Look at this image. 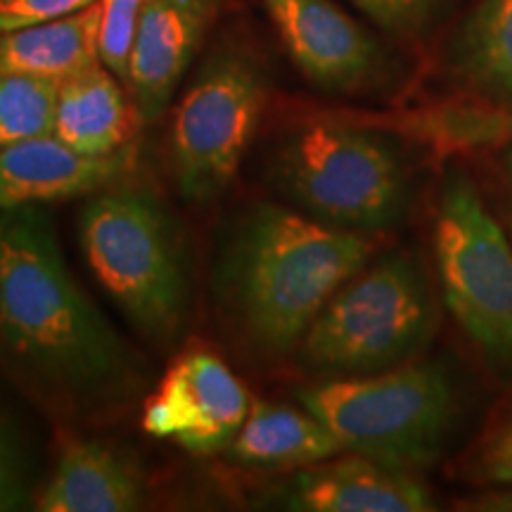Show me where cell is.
Here are the masks:
<instances>
[{
	"instance_id": "obj_7",
	"label": "cell",
	"mask_w": 512,
	"mask_h": 512,
	"mask_svg": "<svg viewBox=\"0 0 512 512\" xmlns=\"http://www.w3.org/2000/svg\"><path fill=\"white\" fill-rule=\"evenodd\" d=\"M446 309L498 363H512V242L470 178H446L434 223Z\"/></svg>"
},
{
	"instance_id": "obj_12",
	"label": "cell",
	"mask_w": 512,
	"mask_h": 512,
	"mask_svg": "<svg viewBox=\"0 0 512 512\" xmlns=\"http://www.w3.org/2000/svg\"><path fill=\"white\" fill-rule=\"evenodd\" d=\"M133 166V145L114 155L91 157L53 133L22 140L0 150V211L91 197L124 181Z\"/></svg>"
},
{
	"instance_id": "obj_19",
	"label": "cell",
	"mask_w": 512,
	"mask_h": 512,
	"mask_svg": "<svg viewBox=\"0 0 512 512\" xmlns=\"http://www.w3.org/2000/svg\"><path fill=\"white\" fill-rule=\"evenodd\" d=\"M60 83L41 76L0 74V150L55 131Z\"/></svg>"
},
{
	"instance_id": "obj_3",
	"label": "cell",
	"mask_w": 512,
	"mask_h": 512,
	"mask_svg": "<svg viewBox=\"0 0 512 512\" xmlns=\"http://www.w3.org/2000/svg\"><path fill=\"white\" fill-rule=\"evenodd\" d=\"M76 228L93 278L140 335L176 342L190 313L188 256L155 192L124 178L86 197Z\"/></svg>"
},
{
	"instance_id": "obj_11",
	"label": "cell",
	"mask_w": 512,
	"mask_h": 512,
	"mask_svg": "<svg viewBox=\"0 0 512 512\" xmlns=\"http://www.w3.org/2000/svg\"><path fill=\"white\" fill-rule=\"evenodd\" d=\"M216 0H147L128 62V93L140 124L155 121L171 105L178 83L214 17Z\"/></svg>"
},
{
	"instance_id": "obj_15",
	"label": "cell",
	"mask_w": 512,
	"mask_h": 512,
	"mask_svg": "<svg viewBox=\"0 0 512 512\" xmlns=\"http://www.w3.org/2000/svg\"><path fill=\"white\" fill-rule=\"evenodd\" d=\"M138 126L136 105L100 62L60 83L53 136L81 155L105 157L124 150Z\"/></svg>"
},
{
	"instance_id": "obj_21",
	"label": "cell",
	"mask_w": 512,
	"mask_h": 512,
	"mask_svg": "<svg viewBox=\"0 0 512 512\" xmlns=\"http://www.w3.org/2000/svg\"><path fill=\"white\" fill-rule=\"evenodd\" d=\"M472 470L479 482L512 484V413L482 439Z\"/></svg>"
},
{
	"instance_id": "obj_9",
	"label": "cell",
	"mask_w": 512,
	"mask_h": 512,
	"mask_svg": "<svg viewBox=\"0 0 512 512\" xmlns=\"http://www.w3.org/2000/svg\"><path fill=\"white\" fill-rule=\"evenodd\" d=\"M252 399L245 384L211 351L178 356L145 401L143 427L195 456L226 451L238 437Z\"/></svg>"
},
{
	"instance_id": "obj_26",
	"label": "cell",
	"mask_w": 512,
	"mask_h": 512,
	"mask_svg": "<svg viewBox=\"0 0 512 512\" xmlns=\"http://www.w3.org/2000/svg\"><path fill=\"white\" fill-rule=\"evenodd\" d=\"M508 238H510V242H512V221L508 223Z\"/></svg>"
},
{
	"instance_id": "obj_4",
	"label": "cell",
	"mask_w": 512,
	"mask_h": 512,
	"mask_svg": "<svg viewBox=\"0 0 512 512\" xmlns=\"http://www.w3.org/2000/svg\"><path fill=\"white\" fill-rule=\"evenodd\" d=\"M297 399L344 451L411 472L441 458L458 413L456 387L439 363L332 377L299 389Z\"/></svg>"
},
{
	"instance_id": "obj_25",
	"label": "cell",
	"mask_w": 512,
	"mask_h": 512,
	"mask_svg": "<svg viewBox=\"0 0 512 512\" xmlns=\"http://www.w3.org/2000/svg\"><path fill=\"white\" fill-rule=\"evenodd\" d=\"M470 508L489 512H512V484L505 491H494V494L475 498V501H470Z\"/></svg>"
},
{
	"instance_id": "obj_16",
	"label": "cell",
	"mask_w": 512,
	"mask_h": 512,
	"mask_svg": "<svg viewBox=\"0 0 512 512\" xmlns=\"http://www.w3.org/2000/svg\"><path fill=\"white\" fill-rule=\"evenodd\" d=\"M342 451L311 411L273 401H252L238 437L226 448L228 458L245 467H309Z\"/></svg>"
},
{
	"instance_id": "obj_18",
	"label": "cell",
	"mask_w": 512,
	"mask_h": 512,
	"mask_svg": "<svg viewBox=\"0 0 512 512\" xmlns=\"http://www.w3.org/2000/svg\"><path fill=\"white\" fill-rule=\"evenodd\" d=\"M456 69L491 105L512 112V0H482L456 43Z\"/></svg>"
},
{
	"instance_id": "obj_17",
	"label": "cell",
	"mask_w": 512,
	"mask_h": 512,
	"mask_svg": "<svg viewBox=\"0 0 512 512\" xmlns=\"http://www.w3.org/2000/svg\"><path fill=\"white\" fill-rule=\"evenodd\" d=\"M100 0L76 15L0 31V74L64 81L100 62Z\"/></svg>"
},
{
	"instance_id": "obj_23",
	"label": "cell",
	"mask_w": 512,
	"mask_h": 512,
	"mask_svg": "<svg viewBox=\"0 0 512 512\" xmlns=\"http://www.w3.org/2000/svg\"><path fill=\"white\" fill-rule=\"evenodd\" d=\"M354 3L387 31L411 34L430 19L439 0H354Z\"/></svg>"
},
{
	"instance_id": "obj_10",
	"label": "cell",
	"mask_w": 512,
	"mask_h": 512,
	"mask_svg": "<svg viewBox=\"0 0 512 512\" xmlns=\"http://www.w3.org/2000/svg\"><path fill=\"white\" fill-rule=\"evenodd\" d=\"M280 41L313 86L356 93L375 79L382 55L375 38L335 0H261Z\"/></svg>"
},
{
	"instance_id": "obj_22",
	"label": "cell",
	"mask_w": 512,
	"mask_h": 512,
	"mask_svg": "<svg viewBox=\"0 0 512 512\" xmlns=\"http://www.w3.org/2000/svg\"><path fill=\"white\" fill-rule=\"evenodd\" d=\"M98 0H0V31L53 22L91 8Z\"/></svg>"
},
{
	"instance_id": "obj_27",
	"label": "cell",
	"mask_w": 512,
	"mask_h": 512,
	"mask_svg": "<svg viewBox=\"0 0 512 512\" xmlns=\"http://www.w3.org/2000/svg\"><path fill=\"white\" fill-rule=\"evenodd\" d=\"M510 171H512V155H510Z\"/></svg>"
},
{
	"instance_id": "obj_24",
	"label": "cell",
	"mask_w": 512,
	"mask_h": 512,
	"mask_svg": "<svg viewBox=\"0 0 512 512\" xmlns=\"http://www.w3.org/2000/svg\"><path fill=\"white\" fill-rule=\"evenodd\" d=\"M29 508V486L22 456L10 427L0 418V512Z\"/></svg>"
},
{
	"instance_id": "obj_6",
	"label": "cell",
	"mask_w": 512,
	"mask_h": 512,
	"mask_svg": "<svg viewBox=\"0 0 512 512\" xmlns=\"http://www.w3.org/2000/svg\"><path fill=\"white\" fill-rule=\"evenodd\" d=\"M437 304L413 254L392 252L366 264L332 294L302 339V358L318 373L363 375L403 366L430 342Z\"/></svg>"
},
{
	"instance_id": "obj_5",
	"label": "cell",
	"mask_w": 512,
	"mask_h": 512,
	"mask_svg": "<svg viewBox=\"0 0 512 512\" xmlns=\"http://www.w3.org/2000/svg\"><path fill=\"white\" fill-rule=\"evenodd\" d=\"M271 178L294 207L328 226L373 233L408 207L406 162L389 138L342 121H309L280 140Z\"/></svg>"
},
{
	"instance_id": "obj_2",
	"label": "cell",
	"mask_w": 512,
	"mask_h": 512,
	"mask_svg": "<svg viewBox=\"0 0 512 512\" xmlns=\"http://www.w3.org/2000/svg\"><path fill=\"white\" fill-rule=\"evenodd\" d=\"M375 245L354 230L283 204L242 211L223 240L214 290L228 323L254 354L287 356Z\"/></svg>"
},
{
	"instance_id": "obj_14",
	"label": "cell",
	"mask_w": 512,
	"mask_h": 512,
	"mask_svg": "<svg viewBox=\"0 0 512 512\" xmlns=\"http://www.w3.org/2000/svg\"><path fill=\"white\" fill-rule=\"evenodd\" d=\"M147 505L140 460L98 439H69L36 498L41 512H133Z\"/></svg>"
},
{
	"instance_id": "obj_20",
	"label": "cell",
	"mask_w": 512,
	"mask_h": 512,
	"mask_svg": "<svg viewBox=\"0 0 512 512\" xmlns=\"http://www.w3.org/2000/svg\"><path fill=\"white\" fill-rule=\"evenodd\" d=\"M145 3L147 0H100V64L124 83L128 79V62H131L140 12H143Z\"/></svg>"
},
{
	"instance_id": "obj_13",
	"label": "cell",
	"mask_w": 512,
	"mask_h": 512,
	"mask_svg": "<svg viewBox=\"0 0 512 512\" xmlns=\"http://www.w3.org/2000/svg\"><path fill=\"white\" fill-rule=\"evenodd\" d=\"M283 508L297 512H430L434 496L411 470L351 453L304 467L287 482Z\"/></svg>"
},
{
	"instance_id": "obj_1",
	"label": "cell",
	"mask_w": 512,
	"mask_h": 512,
	"mask_svg": "<svg viewBox=\"0 0 512 512\" xmlns=\"http://www.w3.org/2000/svg\"><path fill=\"white\" fill-rule=\"evenodd\" d=\"M0 358L67 413L105 411L143 387L138 358L69 271L41 204L0 211Z\"/></svg>"
},
{
	"instance_id": "obj_8",
	"label": "cell",
	"mask_w": 512,
	"mask_h": 512,
	"mask_svg": "<svg viewBox=\"0 0 512 512\" xmlns=\"http://www.w3.org/2000/svg\"><path fill=\"white\" fill-rule=\"evenodd\" d=\"M264 105L266 81L247 55L211 57L171 121L169 164L185 202L209 204L230 188Z\"/></svg>"
}]
</instances>
